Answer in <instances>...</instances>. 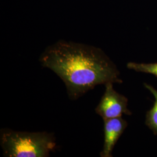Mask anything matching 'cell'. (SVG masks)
<instances>
[{
  "label": "cell",
  "mask_w": 157,
  "mask_h": 157,
  "mask_svg": "<svg viewBox=\"0 0 157 157\" xmlns=\"http://www.w3.org/2000/svg\"><path fill=\"white\" fill-rule=\"evenodd\" d=\"M40 62L62 79L73 100L97 85L122 83L116 65L93 46L60 40L45 49Z\"/></svg>",
  "instance_id": "obj_1"
},
{
  "label": "cell",
  "mask_w": 157,
  "mask_h": 157,
  "mask_svg": "<svg viewBox=\"0 0 157 157\" xmlns=\"http://www.w3.org/2000/svg\"><path fill=\"white\" fill-rule=\"evenodd\" d=\"M53 133L28 132L2 129L0 143L7 157H47L56 147Z\"/></svg>",
  "instance_id": "obj_2"
},
{
  "label": "cell",
  "mask_w": 157,
  "mask_h": 157,
  "mask_svg": "<svg viewBox=\"0 0 157 157\" xmlns=\"http://www.w3.org/2000/svg\"><path fill=\"white\" fill-rule=\"evenodd\" d=\"M113 84L109 82L105 85V93L95 108V112L103 120L121 117L123 114H132L128 108V99L114 90Z\"/></svg>",
  "instance_id": "obj_3"
},
{
  "label": "cell",
  "mask_w": 157,
  "mask_h": 157,
  "mask_svg": "<svg viewBox=\"0 0 157 157\" xmlns=\"http://www.w3.org/2000/svg\"><path fill=\"white\" fill-rule=\"evenodd\" d=\"M104 141L101 157H112V152L118 139L128 126L127 122L121 117L104 119Z\"/></svg>",
  "instance_id": "obj_4"
},
{
  "label": "cell",
  "mask_w": 157,
  "mask_h": 157,
  "mask_svg": "<svg viewBox=\"0 0 157 157\" xmlns=\"http://www.w3.org/2000/svg\"><path fill=\"white\" fill-rule=\"evenodd\" d=\"M145 87L151 92L155 97V102L151 109L147 112L146 124L157 135V90L149 84H145Z\"/></svg>",
  "instance_id": "obj_5"
},
{
  "label": "cell",
  "mask_w": 157,
  "mask_h": 157,
  "mask_svg": "<svg viewBox=\"0 0 157 157\" xmlns=\"http://www.w3.org/2000/svg\"><path fill=\"white\" fill-rule=\"evenodd\" d=\"M127 67L139 72L150 73L157 76V63H139L129 62Z\"/></svg>",
  "instance_id": "obj_6"
}]
</instances>
